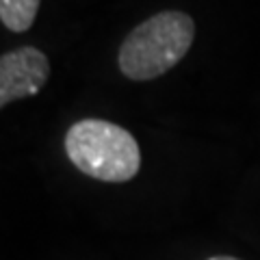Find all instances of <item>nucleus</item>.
<instances>
[{
    "label": "nucleus",
    "instance_id": "obj_1",
    "mask_svg": "<svg viewBox=\"0 0 260 260\" xmlns=\"http://www.w3.org/2000/svg\"><path fill=\"white\" fill-rule=\"evenodd\" d=\"M195 37L191 15L160 11L128 32L119 48V70L130 80H152L176 68Z\"/></svg>",
    "mask_w": 260,
    "mask_h": 260
},
{
    "label": "nucleus",
    "instance_id": "obj_5",
    "mask_svg": "<svg viewBox=\"0 0 260 260\" xmlns=\"http://www.w3.org/2000/svg\"><path fill=\"white\" fill-rule=\"evenodd\" d=\"M208 260H241V258H234V256H213Z\"/></svg>",
    "mask_w": 260,
    "mask_h": 260
},
{
    "label": "nucleus",
    "instance_id": "obj_3",
    "mask_svg": "<svg viewBox=\"0 0 260 260\" xmlns=\"http://www.w3.org/2000/svg\"><path fill=\"white\" fill-rule=\"evenodd\" d=\"M50 76L48 56L32 46H24L0 56V109L9 102L35 95Z\"/></svg>",
    "mask_w": 260,
    "mask_h": 260
},
{
    "label": "nucleus",
    "instance_id": "obj_2",
    "mask_svg": "<svg viewBox=\"0 0 260 260\" xmlns=\"http://www.w3.org/2000/svg\"><path fill=\"white\" fill-rule=\"evenodd\" d=\"M72 165L100 182H128L139 174L141 150L126 128L107 119H80L65 135Z\"/></svg>",
    "mask_w": 260,
    "mask_h": 260
},
{
    "label": "nucleus",
    "instance_id": "obj_4",
    "mask_svg": "<svg viewBox=\"0 0 260 260\" xmlns=\"http://www.w3.org/2000/svg\"><path fill=\"white\" fill-rule=\"evenodd\" d=\"M42 0H0V22L13 32H24L32 26Z\"/></svg>",
    "mask_w": 260,
    "mask_h": 260
}]
</instances>
